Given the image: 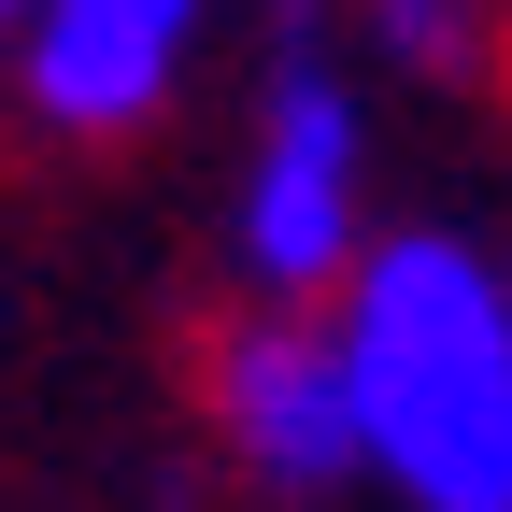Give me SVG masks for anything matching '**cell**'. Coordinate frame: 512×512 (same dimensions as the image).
Listing matches in <instances>:
<instances>
[{"label": "cell", "mask_w": 512, "mask_h": 512, "mask_svg": "<svg viewBox=\"0 0 512 512\" xmlns=\"http://www.w3.org/2000/svg\"><path fill=\"white\" fill-rule=\"evenodd\" d=\"M356 441L427 512H512V285L470 242H370L342 299Z\"/></svg>", "instance_id": "obj_1"}, {"label": "cell", "mask_w": 512, "mask_h": 512, "mask_svg": "<svg viewBox=\"0 0 512 512\" xmlns=\"http://www.w3.org/2000/svg\"><path fill=\"white\" fill-rule=\"evenodd\" d=\"M342 256H356V114L299 57V72L271 86L256 171H242V271L271 285V299H299V285H328Z\"/></svg>", "instance_id": "obj_2"}, {"label": "cell", "mask_w": 512, "mask_h": 512, "mask_svg": "<svg viewBox=\"0 0 512 512\" xmlns=\"http://www.w3.org/2000/svg\"><path fill=\"white\" fill-rule=\"evenodd\" d=\"M214 427L242 441V470H271V484L370 470L342 328H299V313H256V328H228V342H214Z\"/></svg>", "instance_id": "obj_3"}, {"label": "cell", "mask_w": 512, "mask_h": 512, "mask_svg": "<svg viewBox=\"0 0 512 512\" xmlns=\"http://www.w3.org/2000/svg\"><path fill=\"white\" fill-rule=\"evenodd\" d=\"M200 0H29V100L57 128H143L185 72Z\"/></svg>", "instance_id": "obj_4"}, {"label": "cell", "mask_w": 512, "mask_h": 512, "mask_svg": "<svg viewBox=\"0 0 512 512\" xmlns=\"http://www.w3.org/2000/svg\"><path fill=\"white\" fill-rule=\"evenodd\" d=\"M384 43L413 72H441V57H470V0H384Z\"/></svg>", "instance_id": "obj_5"}, {"label": "cell", "mask_w": 512, "mask_h": 512, "mask_svg": "<svg viewBox=\"0 0 512 512\" xmlns=\"http://www.w3.org/2000/svg\"><path fill=\"white\" fill-rule=\"evenodd\" d=\"M0 15H29V0H0Z\"/></svg>", "instance_id": "obj_6"}]
</instances>
